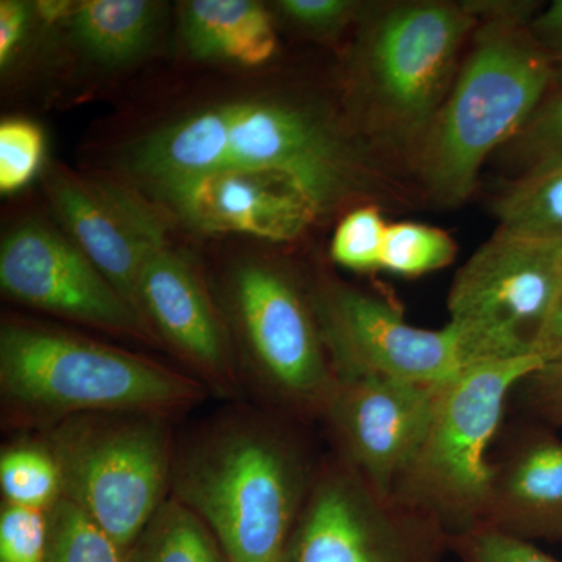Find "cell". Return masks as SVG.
Returning <instances> with one entry per match:
<instances>
[{
    "instance_id": "cell-1",
    "label": "cell",
    "mask_w": 562,
    "mask_h": 562,
    "mask_svg": "<svg viewBox=\"0 0 562 562\" xmlns=\"http://www.w3.org/2000/svg\"><path fill=\"white\" fill-rule=\"evenodd\" d=\"M124 166L144 190L211 172L283 173L321 217L394 195L371 144L319 106L292 99H241L194 111L136 139Z\"/></svg>"
},
{
    "instance_id": "cell-2",
    "label": "cell",
    "mask_w": 562,
    "mask_h": 562,
    "mask_svg": "<svg viewBox=\"0 0 562 562\" xmlns=\"http://www.w3.org/2000/svg\"><path fill=\"white\" fill-rule=\"evenodd\" d=\"M480 22L441 111L409 168L442 206L468 201L484 162L549 98L557 72L530 31V2H476Z\"/></svg>"
},
{
    "instance_id": "cell-3",
    "label": "cell",
    "mask_w": 562,
    "mask_h": 562,
    "mask_svg": "<svg viewBox=\"0 0 562 562\" xmlns=\"http://www.w3.org/2000/svg\"><path fill=\"white\" fill-rule=\"evenodd\" d=\"M480 22L476 2L372 3L351 50V127L380 155L412 166Z\"/></svg>"
},
{
    "instance_id": "cell-4",
    "label": "cell",
    "mask_w": 562,
    "mask_h": 562,
    "mask_svg": "<svg viewBox=\"0 0 562 562\" xmlns=\"http://www.w3.org/2000/svg\"><path fill=\"white\" fill-rule=\"evenodd\" d=\"M171 482L173 498L201 517L228 562H284L302 472L271 432L250 425L211 432L180 457Z\"/></svg>"
},
{
    "instance_id": "cell-5",
    "label": "cell",
    "mask_w": 562,
    "mask_h": 562,
    "mask_svg": "<svg viewBox=\"0 0 562 562\" xmlns=\"http://www.w3.org/2000/svg\"><path fill=\"white\" fill-rule=\"evenodd\" d=\"M0 387L10 406L60 422L83 414H160L202 395L194 380L157 362L20 324L0 333Z\"/></svg>"
},
{
    "instance_id": "cell-6",
    "label": "cell",
    "mask_w": 562,
    "mask_h": 562,
    "mask_svg": "<svg viewBox=\"0 0 562 562\" xmlns=\"http://www.w3.org/2000/svg\"><path fill=\"white\" fill-rule=\"evenodd\" d=\"M543 364L541 358L484 362L439 384L430 425L394 501L460 535L482 527L495 465L490 447L509 392Z\"/></svg>"
},
{
    "instance_id": "cell-7",
    "label": "cell",
    "mask_w": 562,
    "mask_h": 562,
    "mask_svg": "<svg viewBox=\"0 0 562 562\" xmlns=\"http://www.w3.org/2000/svg\"><path fill=\"white\" fill-rule=\"evenodd\" d=\"M63 497L131 550L160 508L171 480L169 435L154 413L68 417L50 435Z\"/></svg>"
},
{
    "instance_id": "cell-8",
    "label": "cell",
    "mask_w": 562,
    "mask_h": 562,
    "mask_svg": "<svg viewBox=\"0 0 562 562\" xmlns=\"http://www.w3.org/2000/svg\"><path fill=\"white\" fill-rule=\"evenodd\" d=\"M562 244L495 231L461 266L447 308L465 369L538 357L557 292ZM539 358V357H538Z\"/></svg>"
},
{
    "instance_id": "cell-9",
    "label": "cell",
    "mask_w": 562,
    "mask_h": 562,
    "mask_svg": "<svg viewBox=\"0 0 562 562\" xmlns=\"http://www.w3.org/2000/svg\"><path fill=\"white\" fill-rule=\"evenodd\" d=\"M335 376H380L441 384L464 371L449 325L414 327L394 303L347 286H331L314 302Z\"/></svg>"
},
{
    "instance_id": "cell-10",
    "label": "cell",
    "mask_w": 562,
    "mask_h": 562,
    "mask_svg": "<svg viewBox=\"0 0 562 562\" xmlns=\"http://www.w3.org/2000/svg\"><path fill=\"white\" fill-rule=\"evenodd\" d=\"M232 301L258 372L271 386L302 402H328L335 373L316 313L283 272L249 262L235 272Z\"/></svg>"
},
{
    "instance_id": "cell-11",
    "label": "cell",
    "mask_w": 562,
    "mask_h": 562,
    "mask_svg": "<svg viewBox=\"0 0 562 562\" xmlns=\"http://www.w3.org/2000/svg\"><path fill=\"white\" fill-rule=\"evenodd\" d=\"M0 286L9 297L68 319L149 338L150 328L72 239L24 222L0 247Z\"/></svg>"
},
{
    "instance_id": "cell-12",
    "label": "cell",
    "mask_w": 562,
    "mask_h": 562,
    "mask_svg": "<svg viewBox=\"0 0 562 562\" xmlns=\"http://www.w3.org/2000/svg\"><path fill=\"white\" fill-rule=\"evenodd\" d=\"M439 384L380 376H336L331 419L366 486L394 498L430 425Z\"/></svg>"
},
{
    "instance_id": "cell-13",
    "label": "cell",
    "mask_w": 562,
    "mask_h": 562,
    "mask_svg": "<svg viewBox=\"0 0 562 562\" xmlns=\"http://www.w3.org/2000/svg\"><path fill=\"white\" fill-rule=\"evenodd\" d=\"M47 188L70 239L139 314L140 272L155 251L168 246L160 214L135 192L110 181L55 172Z\"/></svg>"
},
{
    "instance_id": "cell-14",
    "label": "cell",
    "mask_w": 562,
    "mask_h": 562,
    "mask_svg": "<svg viewBox=\"0 0 562 562\" xmlns=\"http://www.w3.org/2000/svg\"><path fill=\"white\" fill-rule=\"evenodd\" d=\"M146 191L184 224L205 233L286 243L301 238L321 217L302 188L279 172H211Z\"/></svg>"
},
{
    "instance_id": "cell-15",
    "label": "cell",
    "mask_w": 562,
    "mask_h": 562,
    "mask_svg": "<svg viewBox=\"0 0 562 562\" xmlns=\"http://www.w3.org/2000/svg\"><path fill=\"white\" fill-rule=\"evenodd\" d=\"M366 484L330 479L314 491L284 562H428L430 547Z\"/></svg>"
},
{
    "instance_id": "cell-16",
    "label": "cell",
    "mask_w": 562,
    "mask_h": 562,
    "mask_svg": "<svg viewBox=\"0 0 562 562\" xmlns=\"http://www.w3.org/2000/svg\"><path fill=\"white\" fill-rule=\"evenodd\" d=\"M138 312L147 327L210 379L231 376V350L220 314L190 262L169 244L155 251L140 272Z\"/></svg>"
},
{
    "instance_id": "cell-17",
    "label": "cell",
    "mask_w": 562,
    "mask_h": 562,
    "mask_svg": "<svg viewBox=\"0 0 562 562\" xmlns=\"http://www.w3.org/2000/svg\"><path fill=\"white\" fill-rule=\"evenodd\" d=\"M482 527L532 539L562 541V439L532 432L495 465L490 509Z\"/></svg>"
},
{
    "instance_id": "cell-18",
    "label": "cell",
    "mask_w": 562,
    "mask_h": 562,
    "mask_svg": "<svg viewBox=\"0 0 562 562\" xmlns=\"http://www.w3.org/2000/svg\"><path fill=\"white\" fill-rule=\"evenodd\" d=\"M183 41L192 58L257 68L272 60L271 14L251 0H191L183 9Z\"/></svg>"
},
{
    "instance_id": "cell-19",
    "label": "cell",
    "mask_w": 562,
    "mask_h": 562,
    "mask_svg": "<svg viewBox=\"0 0 562 562\" xmlns=\"http://www.w3.org/2000/svg\"><path fill=\"white\" fill-rule=\"evenodd\" d=\"M160 7L147 0H83L68 24L81 50L101 65L131 63L149 46Z\"/></svg>"
},
{
    "instance_id": "cell-20",
    "label": "cell",
    "mask_w": 562,
    "mask_h": 562,
    "mask_svg": "<svg viewBox=\"0 0 562 562\" xmlns=\"http://www.w3.org/2000/svg\"><path fill=\"white\" fill-rule=\"evenodd\" d=\"M492 210L498 232L528 241L562 244V160L520 173Z\"/></svg>"
},
{
    "instance_id": "cell-21",
    "label": "cell",
    "mask_w": 562,
    "mask_h": 562,
    "mask_svg": "<svg viewBox=\"0 0 562 562\" xmlns=\"http://www.w3.org/2000/svg\"><path fill=\"white\" fill-rule=\"evenodd\" d=\"M127 562H228L201 517L171 498L161 503L140 532Z\"/></svg>"
},
{
    "instance_id": "cell-22",
    "label": "cell",
    "mask_w": 562,
    "mask_h": 562,
    "mask_svg": "<svg viewBox=\"0 0 562 562\" xmlns=\"http://www.w3.org/2000/svg\"><path fill=\"white\" fill-rule=\"evenodd\" d=\"M127 554L76 503L61 497L49 509V543L44 562H127Z\"/></svg>"
},
{
    "instance_id": "cell-23",
    "label": "cell",
    "mask_w": 562,
    "mask_h": 562,
    "mask_svg": "<svg viewBox=\"0 0 562 562\" xmlns=\"http://www.w3.org/2000/svg\"><path fill=\"white\" fill-rule=\"evenodd\" d=\"M458 246L446 231L416 222L387 225L382 271L401 277H420L441 271L457 258Z\"/></svg>"
},
{
    "instance_id": "cell-24",
    "label": "cell",
    "mask_w": 562,
    "mask_h": 562,
    "mask_svg": "<svg viewBox=\"0 0 562 562\" xmlns=\"http://www.w3.org/2000/svg\"><path fill=\"white\" fill-rule=\"evenodd\" d=\"M0 487L10 505L49 512L63 497L60 469L50 450L22 446L0 458Z\"/></svg>"
},
{
    "instance_id": "cell-25",
    "label": "cell",
    "mask_w": 562,
    "mask_h": 562,
    "mask_svg": "<svg viewBox=\"0 0 562 562\" xmlns=\"http://www.w3.org/2000/svg\"><path fill=\"white\" fill-rule=\"evenodd\" d=\"M387 222L379 203H362L349 211L333 235V261L355 272L382 271Z\"/></svg>"
},
{
    "instance_id": "cell-26",
    "label": "cell",
    "mask_w": 562,
    "mask_h": 562,
    "mask_svg": "<svg viewBox=\"0 0 562 562\" xmlns=\"http://www.w3.org/2000/svg\"><path fill=\"white\" fill-rule=\"evenodd\" d=\"M501 150L520 173L542 162L562 160V90L549 95L524 131Z\"/></svg>"
},
{
    "instance_id": "cell-27",
    "label": "cell",
    "mask_w": 562,
    "mask_h": 562,
    "mask_svg": "<svg viewBox=\"0 0 562 562\" xmlns=\"http://www.w3.org/2000/svg\"><path fill=\"white\" fill-rule=\"evenodd\" d=\"M44 135L32 121L5 120L0 124V191L11 194L27 187L44 158Z\"/></svg>"
},
{
    "instance_id": "cell-28",
    "label": "cell",
    "mask_w": 562,
    "mask_h": 562,
    "mask_svg": "<svg viewBox=\"0 0 562 562\" xmlns=\"http://www.w3.org/2000/svg\"><path fill=\"white\" fill-rule=\"evenodd\" d=\"M49 512L5 503L0 514V562H44Z\"/></svg>"
},
{
    "instance_id": "cell-29",
    "label": "cell",
    "mask_w": 562,
    "mask_h": 562,
    "mask_svg": "<svg viewBox=\"0 0 562 562\" xmlns=\"http://www.w3.org/2000/svg\"><path fill=\"white\" fill-rule=\"evenodd\" d=\"M449 546L462 562H561L531 541L492 527H476L452 535Z\"/></svg>"
},
{
    "instance_id": "cell-30",
    "label": "cell",
    "mask_w": 562,
    "mask_h": 562,
    "mask_svg": "<svg viewBox=\"0 0 562 562\" xmlns=\"http://www.w3.org/2000/svg\"><path fill=\"white\" fill-rule=\"evenodd\" d=\"M277 5L288 21L316 35H336L360 22L369 7L350 0H281Z\"/></svg>"
},
{
    "instance_id": "cell-31",
    "label": "cell",
    "mask_w": 562,
    "mask_h": 562,
    "mask_svg": "<svg viewBox=\"0 0 562 562\" xmlns=\"http://www.w3.org/2000/svg\"><path fill=\"white\" fill-rule=\"evenodd\" d=\"M525 382L536 408L552 424L562 425V360L543 362Z\"/></svg>"
},
{
    "instance_id": "cell-32",
    "label": "cell",
    "mask_w": 562,
    "mask_h": 562,
    "mask_svg": "<svg viewBox=\"0 0 562 562\" xmlns=\"http://www.w3.org/2000/svg\"><path fill=\"white\" fill-rule=\"evenodd\" d=\"M32 5L20 0L0 2V66H10L18 54L32 20Z\"/></svg>"
},
{
    "instance_id": "cell-33",
    "label": "cell",
    "mask_w": 562,
    "mask_h": 562,
    "mask_svg": "<svg viewBox=\"0 0 562 562\" xmlns=\"http://www.w3.org/2000/svg\"><path fill=\"white\" fill-rule=\"evenodd\" d=\"M530 31L552 61L557 85L562 83V0H554L546 10L535 14Z\"/></svg>"
},
{
    "instance_id": "cell-34",
    "label": "cell",
    "mask_w": 562,
    "mask_h": 562,
    "mask_svg": "<svg viewBox=\"0 0 562 562\" xmlns=\"http://www.w3.org/2000/svg\"><path fill=\"white\" fill-rule=\"evenodd\" d=\"M536 355L543 362L562 360V250L552 310H550L549 319L543 327Z\"/></svg>"
},
{
    "instance_id": "cell-35",
    "label": "cell",
    "mask_w": 562,
    "mask_h": 562,
    "mask_svg": "<svg viewBox=\"0 0 562 562\" xmlns=\"http://www.w3.org/2000/svg\"><path fill=\"white\" fill-rule=\"evenodd\" d=\"M76 7L77 2H68V0H40L32 3L36 18L52 25L63 21L69 22Z\"/></svg>"
}]
</instances>
